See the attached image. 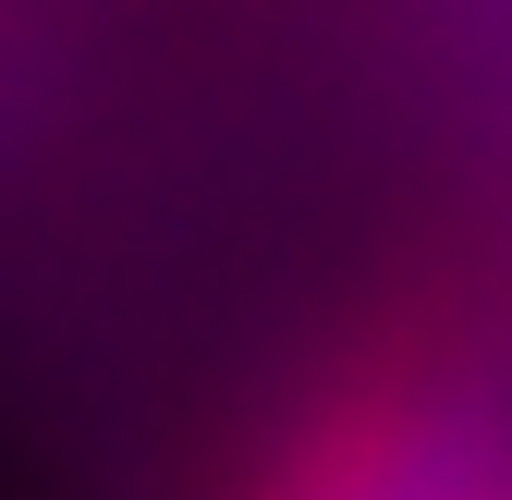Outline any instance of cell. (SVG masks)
Returning a JSON list of instances; mask_svg holds the SVG:
<instances>
[{"instance_id": "6da1fadb", "label": "cell", "mask_w": 512, "mask_h": 500, "mask_svg": "<svg viewBox=\"0 0 512 500\" xmlns=\"http://www.w3.org/2000/svg\"><path fill=\"white\" fill-rule=\"evenodd\" d=\"M464 452H476L464 379L427 354H391V366H354L293 427L256 500H464Z\"/></svg>"}]
</instances>
